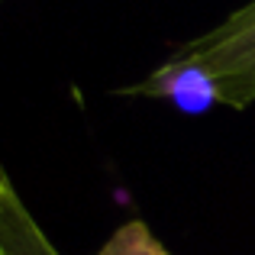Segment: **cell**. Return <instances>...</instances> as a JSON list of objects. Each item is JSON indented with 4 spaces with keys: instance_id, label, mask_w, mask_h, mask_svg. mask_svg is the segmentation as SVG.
<instances>
[{
    "instance_id": "1",
    "label": "cell",
    "mask_w": 255,
    "mask_h": 255,
    "mask_svg": "<svg viewBox=\"0 0 255 255\" xmlns=\"http://www.w3.org/2000/svg\"><path fill=\"white\" fill-rule=\"evenodd\" d=\"M171 62L197 68L210 81L217 104L243 110L255 104V19L243 26H213L210 32L178 45Z\"/></svg>"
},
{
    "instance_id": "2",
    "label": "cell",
    "mask_w": 255,
    "mask_h": 255,
    "mask_svg": "<svg viewBox=\"0 0 255 255\" xmlns=\"http://www.w3.org/2000/svg\"><path fill=\"white\" fill-rule=\"evenodd\" d=\"M0 255H62L0 168Z\"/></svg>"
},
{
    "instance_id": "3",
    "label": "cell",
    "mask_w": 255,
    "mask_h": 255,
    "mask_svg": "<svg viewBox=\"0 0 255 255\" xmlns=\"http://www.w3.org/2000/svg\"><path fill=\"white\" fill-rule=\"evenodd\" d=\"M97 255H171V252L158 243L155 233H152L142 220H129V223H123L104 246H100Z\"/></svg>"
},
{
    "instance_id": "4",
    "label": "cell",
    "mask_w": 255,
    "mask_h": 255,
    "mask_svg": "<svg viewBox=\"0 0 255 255\" xmlns=\"http://www.w3.org/2000/svg\"><path fill=\"white\" fill-rule=\"evenodd\" d=\"M249 19H255V0H249V3H246L243 10H236L233 16H226L223 23L226 26H243V23H249Z\"/></svg>"
}]
</instances>
